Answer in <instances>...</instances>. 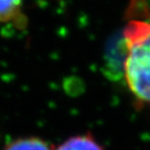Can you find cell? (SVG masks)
<instances>
[{
    "label": "cell",
    "instance_id": "cell-1",
    "mask_svg": "<svg viewBox=\"0 0 150 150\" xmlns=\"http://www.w3.org/2000/svg\"><path fill=\"white\" fill-rule=\"evenodd\" d=\"M126 45L124 77L134 98L150 104V21L134 19L122 33Z\"/></svg>",
    "mask_w": 150,
    "mask_h": 150
},
{
    "label": "cell",
    "instance_id": "cell-2",
    "mask_svg": "<svg viewBox=\"0 0 150 150\" xmlns=\"http://www.w3.org/2000/svg\"><path fill=\"white\" fill-rule=\"evenodd\" d=\"M56 150H102V148L90 134H87L69 139L59 145Z\"/></svg>",
    "mask_w": 150,
    "mask_h": 150
},
{
    "label": "cell",
    "instance_id": "cell-3",
    "mask_svg": "<svg viewBox=\"0 0 150 150\" xmlns=\"http://www.w3.org/2000/svg\"><path fill=\"white\" fill-rule=\"evenodd\" d=\"M22 0H0V22L8 23L22 19Z\"/></svg>",
    "mask_w": 150,
    "mask_h": 150
},
{
    "label": "cell",
    "instance_id": "cell-4",
    "mask_svg": "<svg viewBox=\"0 0 150 150\" xmlns=\"http://www.w3.org/2000/svg\"><path fill=\"white\" fill-rule=\"evenodd\" d=\"M4 150H51V148L40 139L24 138L7 144Z\"/></svg>",
    "mask_w": 150,
    "mask_h": 150
}]
</instances>
